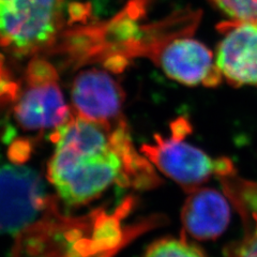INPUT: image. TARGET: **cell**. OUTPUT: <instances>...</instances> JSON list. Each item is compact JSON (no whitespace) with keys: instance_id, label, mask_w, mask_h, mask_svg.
<instances>
[{"instance_id":"obj_1","label":"cell","mask_w":257,"mask_h":257,"mask_svg":"<svg viewBox=\"0 0 257 257\" xmlns=\"http://www.w3.org/2000/svg\"><path fill=\"white\" fill-rule=\"evenodd\" d=\"M52 141L47 178L67 206L90 203L112 184L148 189L159 182L148 159L135 150L124 119L103 123L73 116Z\"/></svg>"},{"instance_id":"obj_2","label":"cell","mask_w":257,"mask_h":257,"mask_svg":"<svg viewBox=\"0 0 257 257\" xmlns=\"http://www.w3.org/2000/svg\"><path fill=\"white\" fill-rule=\"evenodd\" d=\"M190 124L182 118L172 123V134L164 138L155 135L154 141L142 146L143 155L160 172L188 192L200 188L212 176L228 177L234 165L227 158L214 159L184 141Z\"/></svg>"},{"instance_id":"obj_3","label":"cell","mask_w":257,"mask_h":257,"mask_svg":"<svg viewBox=\"0 0 257 257\" xmlns=\"http://www.w3.org/2000/svg\"><path fill=\"white\" fill-rule=\"evenodd\" d=\"M67 0H0V45L16 55L41 52L55 42Z\"/></svg>"},{"instance_id":"obj_4","label":"cell","mask_w":257,"mask_h":257,"mask_svg":"<svg viewBox=\"0 0 257 257\" xmlns=\"http://www.w3.org/2000/svg\"><path fill=\"white\" fill-rule=\"evenodd\" d=\"M13 111L15 121L27 132H55L74 116L61 91L57 73L46 61L30 66L26 86Z\"/></svg>"},{"instance_id":"obj_5","label":"cell","mask_w":257,"mask_h":257,"mask_svg":"<svg viewBox=\"0 0 257 257\" xmlns=\"http://www.w3.org/2000/svg\"><path fill=\"white\" fill-rule=\"evenodd\" d=\"M41 176L28 166H0V235L20 234L52 202Z\"/></svg>"},{"instance_id":"obj_6","label":"cell","mask_w":257,"mask_h":257,"mask_svg":"<svg viewBox=\"0 0 257 257\" xmlns=\"http://www.w3.org/2000/svg\"><path fill=\"white\" fill-rule=\"evenodd\" d=\"M70 93L71 108L76 117L103 123H116L124 119V91L105 70L79 71L72 82Z\"/></svg>"},{"instance_id":"obj_7","label":"cell","mask_w":257,"mask_h":257,"mask_svg":"<svg viewBox=\"0 0 257 257\" xmlns=\"http://www.w3.org/2000/svg\"><path fill=\"white\" fill-rule=\"evenodd\" d=\"M157 61L168 77L182 85L215 87L222 82L211 51L195 39H174L159 53Z\"/></svg>"},{"instance_id":"obj_8","label":"cell","mask_w":257,"mask_h":257,"mask_svg":"<svg viewBox=\"0 0 257 257\" xmlns=\"http://www.w3.org/2000/svg\"><path fill=\"white\" fill-rule=\"evenodd\" d=\"M216 51V66L235 86H257V24L229 21Z\"/></svg>"},{"instance_id":"obj_9","label":"cell","mask_w":257,"mask_h":257,"mask_svg":"<svg viewBox=\"0 0 257 257\" xmlns=\"http://www.w3.org/2000/svg\"><path fill=\"white\" fill-rule=\"evenodd\" d=\"M230 208L220 192L198 188L189 192L181 210L183 229L194 239L213 240L228 226Z\"/></svg>"},{"instance_id":"obj_10","label":"cell","mask_w":257,"mask_h":257,"mask_svg":"<svg viewBox=\"0 0 257 257\" xmlns=\"http://www.w3.org/2000/svg\"><path fill=\"white\" fill-rule=\"evenodd\" d=\"M144 257H206V255L187 240L165 238L152 243Z\"/></svg>"},{"instance_id":"obj_11","label":"cell","mask_w":257,"mask_h":257,"mask_svg":"<svg viewBox=\"0 0 257 257\" xmlns=\"http://www.w3.org/2000/svg\"><path fill=\"white\" fill-rule=\"evenodd\" d=\"M231 21L257 24V0H210Z\"/></svg>"},{"instance_id":"obj_12","label":"cell","mask_w":257,"mask_h":257,"mask_svg":"<svg viewBox=\"0 0 257 257\" xmlns=\"http://www.w3.org/2000/svg\"><path fill=\"white\" fill-rule=\"evenodd\" d=\"M230 257H257V228L232 248Z\"/></svg>"},{"instance_id":"obj_13","label":"cell","mask_w":257,"mask_h":257,"mask_svg":"<svg viewBox=\"0 0 257 257\" xmlns=\"http://www.w3.org/2000/svg\"><path fill=\"white\" fill-rule=\"evenodd\" d=\"M110 0H89V6L95 7V9L98 11H102L103 8H105Z\"/></svg>"}]
</instances>
